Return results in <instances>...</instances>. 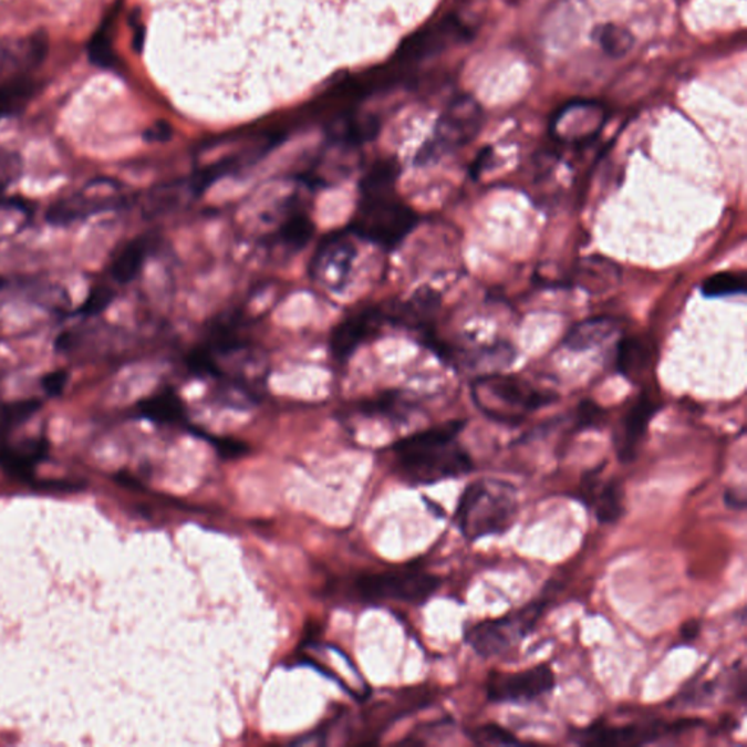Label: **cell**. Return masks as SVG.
Wrapping results in <instances>:
<instances>
[{"mask_svg": "<svg viewBox=\"0 0 747 747\" xmlns=\"http://www.w3.org/2000/svg\"><path fill=\"white\" fill-rule=\"evenodd\" d=\"M463 426L465 423L453 421L394 444L393 452L403 478L425 485L470 474L474 461L457 443Z\"/></svg>", "mask_w": 747, "mask_h": 747, "instance_id": "6da1fadb", "label": "cell"}, {"mask_svg": "<svg viewBox=\"0 0 747 747\" xmlns=\"http://www.w3.org/2000/svg\"><path fill=\"white\" fill-rule=\"evenodd\" d=\"M519 512L516 489L499 480L480 479L470 484L458 499L456 525L469 542L506 533Z\"/></svg>", "mask_w": 747, "mask_h": 747, "instance_id": "7a4b0ae2", "label": "cell"}, {"mask_svg": "<svg viewBox=\"0 0 747 747\" xmlns=\"http://www.w3.org/2000/svg\"><path fill=\"white\" fill-rule=\"evenodd\" d=\"M471 394L476 406L490 419L511 425L521 423L526 415L557 401L551 392L539 391L525 380L502 374L476 380Z\"/></svg>", "mask_w": 747, "mask_h": 747, "instance_id": "3957f363", "label": "cell"}, {"mask_svg": "<svg viewBox=\"0 0 747 747\" xmlns=\"http://www.w3.org/2000/svg\"><path fill=\"white\" fill-rule=\"evenodd\" d=\"M419 217L409 205L403 204L394 194L361 197L351 232L383 249L393 250L416 227Z\"/></svg>", "mask_w": 747, "mask_h": 747, "instance_id": "277c9868", "label": "cell"}, {"mask_svg": "<svg viewBox=\"0 0 747 747\" xmlns=\"http://www.w3.org/2000/svg\"><path fill=\"white\" fill-rule=\"evenodd\" d=\"M544 609L547 603L535 602L510 615L476 623L466 632L467 644L483 657L506 654L529 636Z\"/></svg>", "mask_w": 747, "mask_h": 747, "instance_id": "5b68a950", "label": "cell"}, {"mask_svg": "<svg viewBox=\"0 0 747 747\" xmlns=\"http://www.w3.org/2000/svg\"><path fill=\"white\" fill-rule=\"evenodd\" d=\"M483 122L484 112L478 101L470 95H461L453 101L439 118L433 139L426 142L416 162L429 164L469 144L478 136Z\"/></svg>", "mask_w": 747, "mask_h": 747, "instance_id": "8992f818", "label": "cell"}, {"mask_svg": "<svg viewBox=\"0 0 747 747\" xmlns=\"http://www.w3.org/2000/svg\"><path fill=\"white\" fill-rule=\"evenodd\" d=\"M694 723L691 719H682L676 723H635L622 727L595 723L593 726L572 732L571 739L585 746H641L654 744L668 735H679L694 727Z\"/></svg>", "mask_w": 747, "mask_h": 747, "instance_id": "52a82bcc", "label": "cell"}, {"mask_svg": "<svg viewBox=\"0 0 747 747\" xmlns=\"http://www.w3.org/2000/svg\"><path fill=\"white\" fill-rule=\"evenodd\" d=\"M356 587L369 600L423 604L442 587V580L423 571L383 572L360 577Z\"/></svg>", "mask_w": 747, "mask_h": 747, "instance_id": "ba28073f", "label": "cell"}, {"mask_svg": "<svg viewBox=\"0 0 747 747\" xmlns=\"http://www.w3.org/2000/svg\"><path fill=\"white\" fill-rule=\"evenodd\" d=\"M554 687V673L549 664H539L516 673L489 675L487 694L489 703H531L548 695Z\"/></svg>", "mask_w": 747, "mask_h": 747, "instance_id": "9c48e42d", "label": "cell"}, {"mask_svg": "<svg viewBox=\"0 0 747 747\" xmlns=\"http://www.w3.org/2000/svg\"><path fill=\"white\" fill-rule=\"evenodd\" d=\"M107 181L95 180L80 194L56 201L45 212V221L52 226L65 227L90 215L117 208L123 200L116 194V183L110 181L105 187Z\"/></svg>", "mask_w": 747, "mask_h": 747, "instance_id": "30bf717a", "label": "cell"}, {"mask_svg": "<svg viewBox=\"0 0 747 747\" xmlns=\"http://www.w3.org/2000/svg\"><path fill=\"white\" fill-rule=\"evenodd\" d=\"M580 499L602 525H615L625 511V490L619 479L603 480L600 469L585 474L579 490Z\"/></svg>", "mask_w": 747, "mask_h": 747, "instance_id": "8fae6325", "label": "cell"}, {"mask_svg": "<svg viewBox=\"0 0 747 747\" xmlns=\"http://www.w3.org/2000/svg\"><path fill=\"white\" fill-rule=\"evenodd\" d=\"M45 53L48 41L44 35L0 40V82L29 77V72L44 61Z\"/></svg>", "mask_w": 747, "mask_h": 747, "instance_id": "7c38bea8", "label": "cell"}, {"mask_svg": "<svg viewBox=\"0 0 747 747\" xmlns=\"http://www.w3.org/2000/svg\"><path fill=\"white\" fill-rule=\"evenodd\" d=\"M658 411L647 396H641L623 416L615 434V448L619 460L634 461L639 456L641 444L647 434L651 419Z\"/></svg>", "mask_w": 747, "mask_h": 747, "instance_id": "4fadbf2b", "label": "cell"}, {"mask_svg": "<svg viewBox=\"0 0 747 747\" xmlns=\"http://www.w3.org/2000/svg\"><path fill=\"white\" fill-rule=\"evenodd\" d=\"M378 320V311L366 310L339 323L330 336V352L334 360L345 361L354 354L356 347L375 332Z\"/></svg>", "mask_w": 747, "mask_h": 747, "instance_id": "5bb4252c", "label": "cell"}, {"mask_svg": "<svg viewBox=\"0 0 747 747\" xmlns=\"http://www.w3.org/2000/svg\"><path fill=\"white\" fill-rule=\"evenodd\" d=\"M49 444L44 438H29L17 444L4 443L0 448V466L12 478L29 479L35 467L48 456Z\"/></svg>", "mask_w": 747, "mask_h": 747, "instance_id": "9a60e30c", "label": "cell"}, {"mask_svg": "<svg viewBox=\"0 0 747 747\" xmlns=\"http://www.w3.org/2000/svg\"><path fill=\"white\" fill-rule=\"evenodd\" d=\"M575 282L591 293H602L618 286L621 269L613 261L591 256L580 261L575 270Z\"/></svg>", "mask_w": 747, "mask_h": 747, "instance_id": "2e32d148", "label": "cell"}, {"mask_svg": "<svg viewBox=\"0 0 747 747\" xmlns=\"http://www.w3.org/2000/svg\"><path fill=\"white\" fill-rule=\"evenodd\" d=\"M137 414L159 425H177L186 421L185 403L172 391L155 393L137 403Z\"/></svg>", "mask_w": 747, "mask_h": 747, "instance_id": "e0dca14e", "label": "cell"}, {"mask_svg": "<svg viewBox=\"0 0 747 747\" xmlns=\"http://www.w3.org/2000/svg\"><path fill=\"white\" fill-rule=\"evenodd\" d=\"M619 322L612 318L584 320L570 330L563 345L572 351H589L602 345L618 332Z\"/></svg>", "mask_w": 747, "mask_h": 747, "instance_id": "ac0fdd59", "label": "cell"}, {"mask_svg": "<svg viewBox=\"0 0 747 747\" xmlns=\"http://www.w3.org/2000/svg\"><path fill=\"white\" fill-rule=\"evenodd\" d=\"M149 241L148 238H136L117 255L113 260L110 273L112 278L121 286L131 283L139 274L142 266L148 258Z\"/></svg>", "mask_w": 747, "mask_h": 747, "instance_id": "d6986e66", "label": "cell"}, {"mask_svg": "<svg viewBox=\"0 0 747 747\" xmlns=\"http://www.w3.org/2000/svg\"><path fill=\"white\" fill-rule=\"evenodd\" d=\"M439 305V295L429 288H421L409 301L403 302L397 319L415 329H425Z\"/></svg>", "mask_w": 747, "mask_h": 747, "instance_id": "ffe728a7", "label": "cell"}, {"mask_svg": "<svg viewBox=\"0 0 747 747\" xmlns=\"http://www.w3.org/2000/svg\"><path fill=\"white\" fill-rule=\"evenodd\" d=\"M398 174H401V167H398L396 159H378L371 165L369 172L361 178V197L393 194Z\"/></svg>", "mask_w": 747, "mask_h": 747, "instance_id": "44dd1931", "label": "cell"}, {"mask_svg": "<svg viewBox=\"0 0 747 747\" xmlns=\"http://www.w3.org/2000/svg\"><path fill=\"white\" fill-rule=\"evenodd\" d=\"M314 234V224L309 214L292 212L281 224L278 231V240L290 250H300L309 245Z\"/></svg>", "mask_w": 747, "mask_h": 747, "instance_id": "7402d4cb", "label": "cell"}, {"mask_svg": "<svg viewBox=\"0 0 747 747\" xmlns=\"http://www.w3.org/2000/svg\"><path fill=\"white\" fill-rule=\"evenodd\" d=\"M650 354L640 339H623L618 346V370L626 377L635 378L647 369Z\"/></svg>", "mask_w": 747, "mask_h": 747, "instance_id": "603a6c76", "label": "cell"}, {"mask_svg": "<svg viewBox=\"0 0 747 747\" xmlns=\"http://www.w3.org/2000/svg\"><path fill=\"white\" fill-rule=\"evenodd\" d=\"M34 81L30 77L0 82V118L11 116L24 107L34 94Z\"/></svg>", "mask_w": 747, "mask_h": 747, "instance_id": "cb8c5ba5", "label": "cell"}, {"mask_svg": "<svg viewBox=\"0 0 747 747\" xmlns=\"http://www.w3.org/2000/svg\"><path fill=\"white\" fill-rule=\"evenodd\" d=\"M599 44L602 45L603 52L611 58H623L631 52L634 45V35L626 29L616 24H606L598 29Z\"/></svg>", "mask_w": 747, "mask_h": 747, "instance_id": "d4e9b609", "label": "cell"}, {"mask_svg": "<svg viewBox=\"0 0 747 747\" xmlns=\"http://www.w3.org/2000/svg\"><path fill=\"white\" fill-rule=\"evenodd\" d=\"M746 287L745 273L722 272L709 277L701 287V292L707 298H722L744 293Z\"/></svg>", "mask_w": 747, "mask_h": 747, "instance_id": "484cf974", "label": "cell"}, {"mask_svg": "<svg viewBox=\"0 0 747 747\" xmlns=\"http://www.w3.org/2000/svg\"><path fill=\"white\" fill-rule=\"evenodd\" d=\"M40 406L41 403L33 398V401L17 402L0 407V448H2L9 430L29 419L34 412L39 411Z\"/></svg>", "mask_w": 747, "mask_h": 747, "instance_id": "4316f807", "label": "cell"}, {"mask_svg": "<svg viewBox=\"0 0 747 747\" xmlns=\"http://www.w3.org/2000/svg\"><path fill=\"white\" fill-rule=\"evenodd\" d=\"M89 58L93 65L105 69V71L117 68V58L114 54L112 40H110L108 24L101 27L91 39Z\"/></svg>", "mask_w": 747, "mask_h": 747, "instance_id": "83f0119b", "label": "cell"}, {"mask_svg": "<svg viewBox=\"0 0 747 747\" xmlns=\"http://www.w3.org/2000/svg\"><path fill=\"white\" fill-rule=\"evenodd\" d=\"M467 736H469L476 745L483 746H512L519 744V740H517V737L512 735V733L494 723L476 727L474 730L467 732Z\"/></svg>", "mask_w": 747, "mask_h": 747, "instance_id": "f1b7e54d", "label": "cell"}, {"mask_svg": "<svg viewBox=\"0 0 747 747\" xmlns=\"http://www.w3.org/2000/svg\"><path fill=\"white\" fill-rule=\"evenodd\" d=\"M114 300V292L108 287L97 286L91 288L85 301L82 302L77 313L85 315V318H94L108 309Z\"/></svg>", "mask_w": 747, "mask_h": 747, "instance_id": "f546056e", "label": "cell"}, {"mask_svg": "<svg viewBox=\"0 0 747 747\" xmlns=\"http://www.w3.org/2000/svg\"><path fill=\"white\" fill-rule=\"evenodd\" d=\"M201 437L208 439L210 446L215 448L219 457L226 460H234L246 456L250 452V447L245 442L231 437H209V435L201 434Z\"/></svg>", "mask_w": 747, "mask_h": 747, "instance_id": "4dcf8cb0", "label": "cell"}, {"mask_svg": "<svg viewBox=\"0 0 747 747\" xmlns=\"http://www.w3.org/2000/svg\"><path fill=\"white\" fill-rule=\"evenodd\" d=\"M22 162L20 155L0 148V191L20 177Z\"/></svg>", "mask_w": 747, "mask_h": 747, "instance_id": "1f68e13d", "label": "cell"}, {"mask_svg": "<svg viewBox=\"0 0 747 747\" xmlns=\"http://www.w3.org/2000/svg\"><path fill=\"white\" fill-rule=\"evenodd\" d=\"M604 423V412L593 402L581 403L579 409V426L581 429L599 428Z\"/></svg>", "mask_w": 747, "mask_h": 747, "instance_id": "d6a6232c", "label": "cell"}, {"mask_svg": "<svg viewBox=\"0 0 747 747\" xmlns=\"http://www.w3.org/2000/svg\"><path fill=\"white\" fill-rule=\"evenodd\" d=\"M69 373L65 370H54L41 378V388L48 396L56 397L65 391Z\"/></svg>", "mask_w": 747, "mask_h": 747, "instance_id": "836d02e7", "label": "cell"}, {"mask_svg": "<svg viewBox=\"0 0 747 747\" xmlns=\"http://www.w3.org/2000/svg\"><path fill=\"white\" fill-rule=\"evenodd\" d=\"M724 502L733 510H744L746 507V495L745 489L730 488L724 494Z\"/></svg>", "mask_w": 747, "mask_h": 747, "instance_id": "e575fe53", "label": "cell"}, {"mask_svg": "<svg viewBox=\"0 0 747 747\" xmlns=\"http://www.w3.org/2000/svg\"><path fill=\"white\" fill-rule=\"evenodd\" d=\"M172 136V131L165 125V123H158L154 127H151L148 132L145 133V139L148 142H164Z\"/></svg>", "mask_w": 747, "mask_h": 747, "instance_id": "d590c367", "label": "cell"}, {"mask_svg": "<svg viewBox=\"0 0 747 747\" xmlns=\"http://www.w3.org/2000/svg\"><path fill=\"white\" fill-rule=\"evenodd\" d=\"M701 632V623L698 621L687 622L685 626L682 627L681 636L683 643L689 644L692 641L698 639Z\"/></svg>", "mask_w": 747, "mask_h": 747, "instance_id": "8d00e7d4", "label": "cell"}, {"mask_svg": "<svg viewBox=\"0 0 747 747\" xmlns=\"http://www.w3.org/2000/svg\"><path fill=\"white\" fill-rule=\"evenodd\" d=\"M3 286H4V279L0 278V288H3Z\"/></svg>", "mask_w": 747, "mask_h": 747, "instance_id": "74e56055", "label": "cell"}]
</instances>
